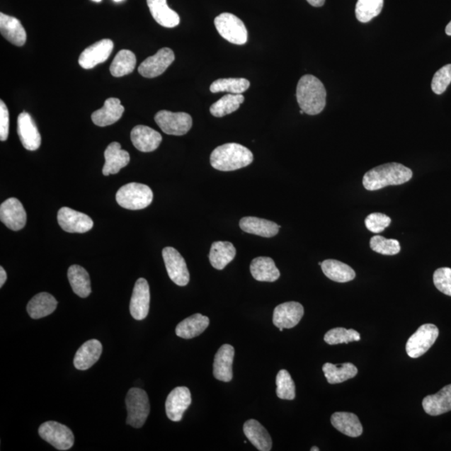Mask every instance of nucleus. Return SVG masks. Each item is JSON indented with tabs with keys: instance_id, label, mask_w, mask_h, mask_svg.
Masks as SVG:
<instances>
[{
	"instance_id": "nucleus-1",
	"label": "nucleus",
	"mask_w": 451,
	"mask_h": 451,
	"mask_svg": "<svg viewBox=\"0 0 451 451\" xmlns=\"http://www.w3.org/2000/svg\"><path fill=\"white\" fill-rule=\"evenodd\" d=\"M412 176L413 173L410 169L396 162H392L375 167L366 173L362 178V185L366 190H377L388 185L406 183Z\"/></svg>"
},
{
	"instance_id": "nucleus-2",
	"label": "nucleus",
	"mask_w": 451,
	"mask_h": 451,
	"mask_svg": "<svg viewBox=\"0 0 451 451\" xmlns=\"http://www.w3.org/2000/svg\"><path fill=\"white\" fill-rule=\"evenodd\" d=\"M297 103L304 113L318 115L326 105L327 92L324 84L317 77L306 74L297 83L296 92Z\"/></svg>"
},
{
	"instance_id": "nucleus-3",
	"label": "nucleus",
	"mask_w": 451,
	"mask_h": 451,
	"mask_svg": "<svg viewBox=\"0 0 451 451\" xmlns=\"http://www.w3.org/2000/svg\"><path fill=\"white\" fill-rule=\"evenodd\" d=\"M210 161L213 169L232 171L249 166L253 161V155L249 149L240 144L227 143L212 152Z\"/></svg>"
},
{
	"instance_id": "nucleus-4",
	"label": "nucleus",
	"mask_w": 451,
	"mask_h": 451,
	"mask_svg": "<svg viewBox=\"0 0 451 451\" xmlns=\"http://www.w3.org/2000/svg\"><path fill=\"white\" fill-rule=\"evenodd\" d=\"M115 198L120 207L129 210H141L151 205L153 193L147 185L132 183L120 188Z\"/></svg>"
},
{
	"instance_id": "nucleus-5",
	"label": "nucleus",
	"mask_w": 451,
	"mask_h": 451,
	"mask_svg": "<svg viewBox=\"0 0 451 451\" xmlns=\"http://www.w3.org/2000/svg\"><path fill=\"white\" fill-rule=\"evenodd\" d=\"M128 416L127 424L134 428H142L150 413L151 406L145 390L132 388L129 390L125 398Z\"/></svg>"
},
{
	"instance_id": "nucleus-6",
	"label": "nucleus",
	"mask_w": 451,
	"mask_h": 451,
	"mask_svg": "<svg viewBox=\"0 0 451 451\" xmlns=\"http://www.w3.org/2000/svg\"><path fill=\"white\" fill-rule=\"evenodd\" d=\"M214 24L218 33L230 43L243 45L248 41V30L244 23L232 13H221L215 18Z\"/></svg>"
},
{
	"instance_id": "nucleus-7",
	"label": "nucleus",
	"mask_w": 451,
	"mask_h": 451,
	"mask_svg": "<svg viewBox=\"0 0 451 451\" xmlns=\"http://www.w3.org/2000/svg\"><path fill=\"white\" fill-rule=\"evenodd\" d=\"M39 435L46 443L58 450H68L74 443L71 429L57 421H47L39 428Z\"/></svg>"
},
{
	"instance_id": "nucleus-8",
	"label": "nucleus",
	"mask_w": 451,
	"mask_h": 451,
	"mask_svg": "<svg viewBox=\"0 0 451 451\" xmlns=\"http://www.w3.org/2000/svg\"><path fill=\"white\" fill-rule=\"evenodd\" d=\"M439 336V329L434 324L422 325L412 334L406 343L407 355L413 359H417L430 350Z\"/></svg>"
},
{
	"instance_id": "nucleus-9",
	"label": "nucleus",
	"mask_w": 451,
	"mask_h": 451,
	"mask_svg": "<svg viewBox=\"0 0 451 451\" xmlns=\"http://www.w3.org/2000/svg\"><path fill=\"white\" fill-rule=\"evenodd\" d=\"M155 122L162 132L173 136H183L193 127L192 116L185 113L161 110L155 115Z\"/></svg>"
},
{
	"instance_id": "nucleus-10",
	"label": "nucleus",
	"mask_w": 451,
	"mask_h": 451,
	"mask_svg": "<svg viewBox=\"0 0 451 451\" xmlns=\"http://www.w3.org/2000/svg\"><path fill=\"white\" fill-rule=\"evenodd\" d=\"M162 257L171 280L176 285L187 286L190 281V273L183 256L174 248L167 246L162 251Z\"/></svg>"
},
{
	"instance_id": "nucleus-11",
	"label": "nucleus",
	"mask_w": 451,
	"mask_h": 451,
	"mask_svg": "<svg viewBox=\"0 0 451 451\" xmlns=\"http://www.w3.org/2000/svg\"><path fill=\"white\" fill-rule=\"evenodd\" d=\"M57 219L59 225L64 231L71 234H85L94 226L91 218L69 207L59 209Z\"/></svg>"
},
{
	"instance_id": "nucleus-12",
	"label": "nucleus",
	"mask_w": 451,
	"mask_h": 451,
	"mask_svg": "<svg viewBox=\"0 0 451 451\" xmlns=\"http://www.w3.org/2000/svg\"><path fill=\"white\" fill-rule=\"evenodd\" d=\"M175 60V55L169 48L157 51L152 57H148L141 64L138 72L143 77L155 78L164 74Z\"/></svg>"
},
{
	"instance_id": "nucleus-13",
	"label": "nucleus",
	"mask_w": 451,
	"mask_h": 451,
	"mask_svg": "<svg viewBox=\"0 0 451 451\" xmlns=\"http://www.w3.org/2000/svg\"><path fill=\"white\" fill-rule=\"evenodd\" d=\"M0 219L8 229L20 231L26 224L27 215L22 203L16 198H8L0 207Z\"/></svg>"
},
{
	"instance_id": "nucleus-14",
	"label": "nucleus",
	"mask_w": 451,
	"mask_h": 451,
	"mask_svg": "<svg viewBox=\"0 0 451 451\" xmlns=\"http://www.w3.org/2000/svg\"><path fill=\"white\" fill-rule=\"evenodd\" d=\"M304 314L303 305L297 302H287L274 309L273 322L278 329H292L299 324Z\"/></svg>"
},
{
	"instance_id": "nucleus-15",
	"label": "nucleus",
	"mask_w": 451,
	"mask_h": 451,
	"mask_svg": "<svg viewBox=\"0 0 451 451\" xmlns=\"http://www.w3.org/2000/svg\"><path fill=\"white\" fill-rule=\"evenodd\" d=\"M150 287L145 278H139L135 285L130 312L136 320H143L147 318L150 309Z\"/></svg>"
},
{
	"instance_id": "nucleus-16",
	"label": "nucleus",
	"mask_w": 451,
	"mask_h": 451,
	"mask_svg": "<svg viewBox=\"0 0 451 451\" xmlns=\"http://www.w3.org/2000/svg\"><path fill=\"white\" fill-rule=\"evenodd\" d=\"M192 404V394L187 387H176L167 396L166 412L169 420L178 422Z\"/></svg>"
},
{
	"instance_id": "nucleus-17",
	"label": "nucleus",
	"mask_w": 451,
	"mask_h": 451,
	"mask_svg": "<svg viewBox=\"0 0 451 451\" xmlns=\"http://www.w3.org/2000/svg\"><path fill=\"white\" fill-rule=\"evenodd\" d=\"M114 48L113 41L105 39L86 48L79 58V64L86 69H93L110 57Z\"/></svg>"
},
{
	"instance_id": "nucleus-18",
	"label": "nucleus",
	"mask_w": 451,
	"mask_h": 451,
	"mask_svg": "<svg viewBox=\"0 0 451 451\" xmlns=\"http://www.w3.org/2000/svg\"><path fill=\"white\" fill-rule=\"evenodd\" d=\"M17 132L23 147L28 151H36L40 147L41 137L30 114L22 113L17 120Z\"/></svg>"
},
{
	"instance_id": "nucleus-19",
	"label": "nucleus",
	"mask_w": 451,
	"mask_h": 451,
	"mask_svg": "<svg viewBox=\"0 0 451 451\" xmlns=\"http://www.w3.org/2000/svg\"><path fill=\"white\" fill-rule=\"evenodd\" d=\"M131 139L135 147L142 152H152L159 147L161 135L147 125H137L132 129Z\"/></svg>"
},
{
	"instance_id": "nucleus-20",
	"label": "nucleus",
	"mask_w": 451,
	"mask_h": 451,
	"mask_svg": "<svg viewBox=\"0 0 451 451\" xmlns=\"http://www.w3.org/2000/svg\"><path fill=\"white\" fill-rule=\"evenodd\" d=\"M234 348L230 345H223L218 350L214 358V377L222 382H230L234 377L232 362H234Z\"/></svg>"
},
{
	"instance_id": "nucleus-21",
	"label": "nucleus",
	"mask_w": 451,
	"mask_h": 451,
	"mask_svg": "<svg viewBox=\"0 0 451 451\" xmlns=\"http://www.w3.org/2000/svg\"><path fill=\"white\" fill-rule=\"evenodd\" d=\"M104 176L118 173L120 169L129 164L131 157L127 151L122 150L118 142L110 143L105 152Z\"/></svg>"
},
{
	"instance_id": "nucleus-22",
	"label": "nucleus",
	"mask_w": 451,
	"mask_h": 451,
	"mask_svg": "<svg viewBox=\"0 0 451 451\" xmlns=\"http://www.w3.org/2000/svg\"><path fill=\"white\" fill-rule=\"evenodd\" d=\"M124 111V106L119 99L109 98L105 101L101 109L96 110L92 114V122L98 127H107L118 122L122 118Z\"/></svg>"
},
{
	"instance_id": "nucleus-23",
	"label": "nucleus",
	"mask_w": 451,
	"mask_h": 451,
	"mask_svg": "<svg viewBox=\"0 0 451 451\" xmlns=\"http://www.w3.org/2000/svg\"><path fill=\"white\" fill-rule=\"evenodd\" d=\"M428 415L437 416L451 411V384L446 385L438 393L428 395L422 402Z\"/></svg>"
},
{
	"instance_id": "nucleus-24",
	"label": "nucleus",
	"mask_w": 451,
	"mask_h": 451,
	"mask_svg": "<svg viewBox=\"0 0 451 451\" xmlns=\"http://www.w3.org/2000/svg\"><path fill=\"white\" fill-rule=\"evenodd\" d=\"M102 353L101 343L97 339L86 341L74 355V365L79 370H86L99 360Z\"/></svg>"
},
{
	"instance_id": "nucleus-25",
	"label": "nucleus",
	"mask_w": 451,
	"mask_h": 451,
	"mask_svg": "<svg viewBox=\"0 0 451 451\" xmlns=\"http://www.w3.org/2000/svg\"><path fill=\"white\" fill-rule=\"evenodd\" d=\"M239 226L240 229L246 234L258 235L263 238H273L281 229V227L275 222L255 217L241 218Z\"/></svg>"
},
{
	"instance_id": "nucleus-26",
	"label": "nucleus",
	"mask_w": 451,
	"mask_h": 451,
	"mask_svg": "<svg viewBox=\"0 0 451 451\" xmlns=\"http://www.w3.org/2000/svg\"><path fill=\"white\" fill-rule=\"evenodd\" d=\"M0 32L7 40L16 46H23L26 42V32L18 18L0 13Z\"/></svg>"
},
{
	"instance_id": "nucleus-27",
	"label": "nucleus",
	"mask_w": 451,
	"mask_h": 451,
	"mask_svg": "<svg viewBox=\"0 0 451 451\" xmlns=\"http://www.w3.org/2000/svg\"><path fill=\"white\" fill-rule=\"evenodd\" d=\"M244 432L251 443L260 451H270L273 443L268 430L255 420H249L244 425Z\"/></svg>"
},
{
	"instance_id": "nucleus-28",
	"label": "nucleus",
	"mask_w": 451,
	"mask_h": 451,
	"mask_svg": "<svg viewBox=\"0 0 451 451\" xmlns=\"http://www.w3.org/2000/svg\"><path fill=\"white\" fill-rule=\"evenodd\" d=\"M210 320L201 314H196L181 321L176 328V333L180 338L190 339L196 338L205 331Z\"/></svg>"
},
{
	"instance_id": "nucleus-29",
	"label": "nucleus",
	"mask_w": 451,
	"mask_h": 451,
	"mask_svg": "<svg viewBox=\"0 0 451 451\" xmlns=\"http://www.w3.org/2000/svg\"><path fill=\"white\" fill-rule=\"evenodd\" d=\"M147 6L154 20L161 26L174 28L180 23L178 13L167 6L166 0H147Z\"/></svg>"
},
{
	"instance_id": "nucleus-30",
	"label": "nucleus",
	"mask_w": 451,
	"mask_h": 451,
	"mask_svg": "<svg viewBox=\"0 0 451 451\" xmlns=\"http://www.w3.org/2000/svg\"><path fill=\"white\" fill-rule=\"evenodd\" d=\"M58 302L55 297L48 292H40L27 305L28 314L32 319H40L55 312Z\"/></svg>"
},
{
	"instance_id": "nucleus-31",
	"label": "nucleus",
	"mask_w": 451,
	"mask_h": 451,
	"mask_svg": "<svg viewBox=\"0 0 451 451\" xmlns=\"http://www.w3.org/2000/svg\"><path fill=\"white\" fill-rule=\"evenodd\" d=\"M250 271L256 280L259 282H275L280 278V272L270 258L258 257L251 263Z\"/></svg>"
},
{
	"instance_id": "nucleus-32",
	"label": "nucleus",
	"mask_w": 451,
	"mask_h": 451,
	"mask_svg": "<svg viewBox=\"0 0 451 451\" xmlns=\"http://www.w3.org/2000/svg\"><path fill=\"white\" fill-rule=\"evenodd\" d=\"M331 424L343 435L359 437L362 433V426L359 418L355 413L336 412L331 416Z\"/></svg>"
},
{
	"instance_id": "nucleus-33",
	"label": "nucleus",
	"mask_w": 451,
	"mask_h": 451,
	"mask_svg": "<svg viewBox=\"0 0 451 451\" xmlns=\"http://www.w3.org/2000/svg\"><path fill=\"white\" fill-rule=\"evenodd\" d=\"M236 253L235 246L229 241H218L212 244L209 260L214 268L222 270L234 259Z\"/></svg>"
},
{
	"instance_id": "nucleus-34",
	"label": "nucleus",
	"mask_w": 451,
	"mask_h": 451,
	"mask_svg": "<svg viewBox=\"0 0 451 451\" xmlns=\"http://www.w3.org/2000/svg\"><path fill=\"white\" fill-rule=\"evenodd\" d=\"M324 275L337 282H347L353 280L356 274L348 265L338 260L328 259L321 264Z\"/></svg>"
},
{
	"instance_id": "nucleus-35",
	"label": "nucleus",
	"mask_w": 451,
	"mask_h": 451,
	"mask_svg": "<svg viewBox=\"0 0 451 451\" xmlns=\"http://www.w3.org/2000/svg\"><path fill=\"white\" fill-rule=\"evenodd\" d=\"M68 278L74 294L83 299L91 295V278L85 268L72 265L68 269Z\"/></svg>"
},
{
	"instance_id": "nucleus-36",
	"label": "nucleus",
	"mask_w": 451,
	"mask_h": 451,
	"mask_svg": "<svg viewBox=\"0 0 451 451\" xmlns=\"http://www.w3.org/2000/svg\"><path fill=\"white\" fill-rule=\"evenodd\" d=\"M323 371L328 382L331 384H341L348 379L355 378L358 369L351 362L342 365H333L326 362L323 366Z\"/></svg>"
},
{
	"instance_id": "nucleus-37",
	"label": "nucleus",
	"mask_w": 451,
	"mask_h": 451,
	"mask_svg": "<svg viewBox=\"0 0 451 451\" xmlns=\"http://www.w3.org/2000/svg\"><path fill=\"white\" fill-rule=\"evenodd\" d=\"M136 66V55L131 50H122L115 55L110 71L114 77H122L132 73Z\"/></svg>"
},
{
	"instance_id": "nucleus-38",
	"label": "nucleus",
	"mask_w": 451,
	"mask_h": 451,
	"mask_svg": "<svg viewBox=\"0 0 451 451\" xmlns=\"http://www.w3.org/2000/svg\"><path fill=\"white\" fill-rule=\"evenodd\" d=\"M244 96L241 94L226 95L215 102L210 107V113L215 118H223L227 115L235 113L244 102Z\"/></svg>"
},
{
	"instance_id": "nucleus-39",
	"label": "nucleus",
	"mask_w": 451,
	"mask_h": 451,
	"mask_svg": "<svg viewBox=\"0 0 451 451\" xmlns=\"http://www.w3.org/2000/svg\"><path fill=\"white\" fill-rule=\"evenodd\" d=\"M249 87V81L244 78L219 79L212 84L210 91L212 93L229 92L238 95L243 94Z\"/></svg>"
},
{
	"instance_id": "nucleus-40",
	"label": "nucleus",
	"mask_w": 451,
	"mask_h": 451,
	"mask_svg": "<svg viewBox=\"0 0 451 451\" xmlns=\"http://www.w3.org/2000/svg\"><path fill=\"white\" fill-rule=\"evenodd\" d=\"M384 6V0H358L355 15L361 23H368L378 16Z\"/></svg>"
},
{
	"instance_id": "nucleus-41",
	"label": "nucleus",
	"mask_w": 451,
	"mask_h": 451,
	"mask_svg": "<svg viewBox=\"0 0 451 451\" xmlns=\"http://www.w3.org/2000/svg\"><path fill=\"white\" fill-rule=\"evenodd\" d=\"M361 339L360 333L355 329L345 328H336L329 330L325 333L324 341L330 346L339 345V343H348L353 341H360Z\"/></svg>"
},
{
	"instance_id": "nucleus-42",
	"label": "nucleus",
	"mask_w": 451,
	"mask_h": 451,
	"mask_svg": "<svg viewBox=\"0 0 451 451\" xmlns=\"http://www.w3.org/2000/svg\"><path fill=\"white\" fill-rule=\"evenodd\" d=\"M277 396L286 401H292L295 399V384L291 375L286 370L278 372L276 378Z\"/></svg>"
},
{
	"instance_id": "nucleus-43",
	"label": "nucleus",
	"mask_w": 451,
	"mask_h": 451,
	"mask_svg": "<svg viewBox=\"0 0 451 451\" xmlns=\"http://www.w3.org/2000/svg\"><path fill=\"white\" fill-rule=\"evenodd\" d=\"M370 248L375 253L389 256L396 255L401 250L399 241L386 239L384 236L379 235L371 239Z\"/></svg>"
},
{
	"instance_id": "nucleus-44",
	"label": "nucleus",
	"mask_w": 451,
	"mask_h": 451,
	"mask_svg": "<svg viewBox=\"0 0 451 451\" xmlns=\"http://www.w3.org/2000/svg\"><path fill=\"white\" fill-rule=\"evenodd\" d=\"M451 83V64L440 68L438 72L435 74L433 80L431 82L432 91L436 95H441L447 89Z\"/></svg>"
},
{
	"instance_id": "nucleus-45",
	"label": "nucleus",
	"mask_w": 451,
	"mask_h": 451,
	"mask_svg": "<svg viewBox=\"0 0 451 451\" xmlns=\"http://www.w3.org/2000/svg\"><path fill=\"white\" fill-rule=\"evenodd\" d=\"M392 223V219L385 214L380 212L371 213L365 219L367 229L374 234H379Z\"/></svg>"
},
{
	"instance_id": "nucleus-46",
	"label": "nucleus",
	"mask_w": 451,
	"mask_h": 451,
	"mask_svg": "<svg viewBox=\"0 0 451 451\" xmlns=\"http://www.w3.org/2000/svg\"><path fill=\"white\" fill-rule=\"evenodd\" d=\"M433 280L437 290L451 297V268H440L434 273Z\"/></svg>"
},
{
	"instance_id": "nucleus-47",
	"label": "nucleus",
	"mask_w": 451,
	"mask_h": 451,
	"mask_svg": "<svg viewBox=\"0 0 451 451\" xmlns=\"http://www.w3.org/2000/svg\"><path fill=\"white\" fill-rule=\"evenodd\" d=\"M9 115L7 106L3 101H0V139L6 141L8 137Z\"/></svg>"
},
{
	"instance_id": "nucleus-48",
	"label": "nucleus",
	"mask_w": 451,
	"mask_h": 451,
	"mask_svg": "<svg viewBox=\"0 0 451 451\" xmlns=\"http://www.w3.org/2000/svg\"><path fill=\"white\" fill-rule=\"evenodd\" d=\"M7 280V273L3 267H0V287H3Z\"/></svg>"
},
{
	"instance_id": "nucleus-49",
	"label": "nucleus",
	"mask_w": 451,
	"mask_h": 451,
	"mask_svg": "<svg viewBox=\"0 0 451 451\" xmlns=\"http://www.w3.org/2000/svg\"><path fill=\"white\" fill-rule=\"evenodd\" d=\"M307 1L314 7H322L325 3V0H307Z\"/></svg>"
},
{
	"instance_id": "nucleus-50",
	"label": "nucleus",
	"mask_w": 451,
	"mask_h": 451,
	"mask_svg": "<svg viewBox=\"0 0 451 451\" xmlns=\"http://www.w3.org/2000/svg\"><path fill=\"white\" fill-rule=\"evenodd\" d=\"M445 33L446 35L451 36V21L449 23L447 26L445 28Z\"/></svg>"
},
{
	"instance_id": "nucleus-51",
	"label": "nucleus",
	"mask_w": 451,
	"mask_h": 451,
	"mask_svg": "<svg viewBox=\"0 0 451 451\" xmlns=\"http://www.w3.org/2000/svg\"><path fill=\"white\" fill-rule=\"evenodd\" d=\"M319 448L316 447V446H314V447L311 448V451H319Z\"/></svg>"
},
{
	"instance_id": "nucleus-52",
	"label": "nucleus",
	"mask_w": 451,
	"mask_h": 451,
	"mask_svg": "<svg viewBox=\"0 0 451 451\" xmlns=\"http://www.w3.org/2000/svg\"><path fill=\"white\" fill-rule=\"evenodd\" d=\"M113 1L116 2V3H119V2H122L124 1V0H113Z\"/></svg>"
},
{
	"instance_id": "nucleus-53",
	"label": "nucleus",
	"mask_w": 451,
	"mask_h": 451,
	"mask_svg": "<svg viewBox=\"0 0 451 451\" xmlns=\"http://www.w3.org/2000/svg\"><path fill=\"white\" fill-rule=\"evenodd\" d=\"M92 1L96 2V3H100L101 2V0H92Z\"/></svg>"
},
{
	"instance_id": "nucleus-54",
	"label": "nucleus",
	"mask_w": 451,
	"mask_h": 451,
	"mask_svg": "<svg viewBox=\"0 0 451 451\" xmlns=\"http://www.w3.org/2000/svg\"><path fill=\"white\" fill-rule=\"evenodd\" d=\"M300 114H301V115L304 114V111L303 110H300Z\"/></svg>"
},
{
	"instance_id": "nucleus-55",
	"label": "nucleus",
	"mask_w": 451,
	"mask_h": 451,
	"mask_svg": "<svg viewBox=\"0 0 451 451\" xmlns=\"http://www.w3.org/2000/svg\"><path fill=\"white\" fill-rule=\"evenodd\" d=\"M283 329H285L279 328V331L282 332V331H283Z\"/></svg>"
}]
</instances>
